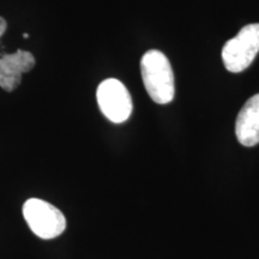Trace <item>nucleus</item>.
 <instances>
[{"instance_id": "1", "label": "nucleus", "mask_w": 259, "mask_h": 259, "mask_svg": "<svg viewBox=\"0 0 259 259\" xmlns=\"http://www.w3.org/2000/svg\"><path fill=\"white\" fill-rule=\"evenodd\" d=\"M142 79L150 99L158 105L173 101L174 73L168 58L160 51L151 50L142 57Z\"/></svg>"}, {"instance_id": "3", "label": "nucleus", "mask_w": 259, "mask_h": 259, "mask_svg": "<svg viewBox=\"0 0 259 259\" xmlns=\"http://www.w3.org/2000/svg\"><path fill=\"white\" fill-rule=\"evenodd\" d=\"M23 216L35 235L54 239L66 229V219L59 209L38 198H30L23 205Z\"/></svg>"}, {"instance_id": "5", "label": "nucleus", "mask_w": 259, "mask_h": 259, "mask_svg": "<svg viewBox=\"0 0 259 259\" xmlns=\"http://www.w3.org/2000/svg\"><path fill=\"white\" fill-rule=\"evenodd\" d=\"M35 66V58L30 52L18 50L11 54L0 56V88L12 92L22 82V76Z\"/></svg>"}, {"instance_id": "7", "label": "nucleus", "mask_w": 259, "mask_h": 259, "mask_svg": "<svg viewBox=\"0 0 259 259\" xmlns=\"http://www.w3.org/2000/svg\"><path fill=\"white\" fill-rule=\"evenodd\" d=\"M6 28H8V23L3 17H0V37L4 35V32L6 31Z\"/></svg>"}, {"instance_id": "4", "label": "nucleus", "mask_w": 259, "mask_h": 259, "mask_svg": "<svg viewBox=\"0 0 259 259\" xmlns=\"http://www.w3.org/2000/svg\"><path fill=\"white\" fill-rule=\"evenodd\" d=\"M96 99L102 114L109 121L121 124L131 115L134 108L131 95L120 80L108 78L100 83Z\"/></svg>"}, {"instance_id": "6", "label": "nucleus", "mask_w": 259, "mask_h": 259, "mask_svg": "<svg viewBox=\"0 0 259 259\" xmlns=\"http://www.w3.org/2000/svg\"><path fill=\"white\" fill-rule=\"evenodd\" d=\"M235 135L240 144L254 147L259 143V94L252 96L239 112Z\"/></svg>"}, {"instance_id": "8", "label": "nucleus", "mask_w": 259, "mask_h": 259, "mask_svg": "<svg viewBox=\"0 0 259 259\" xmlns=\"http://www.w3.org/2000/svg\"><path fill=\"white\" fill-rule=\"evenodd\" d=\"M0 56H2V54H0Z\"/></svg>"}, {"instance_id": "2", "label": "nucleus", "mask_w": 259, "mask_h": 259, "mask_svg": "<svg viewBox=\"0 0 259 259\" xmlns=\"http://www.w3.org/2000/svg\"><path fill=\"white\" fill-rule=\"evenodd\" d=\"M258 52L259 23L247 24L223 46V64L229 72H242L252 64Z\"/></svg>"}]
</instances>
